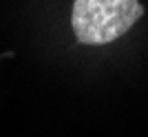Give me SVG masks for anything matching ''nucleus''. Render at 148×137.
Instances as JSON below:
<instances>
[{"instance_id": "nucleus-1", "label": "nucleus", "mask_w": 148, "mask_h": 137, "mask_svg": "<svg viewBox=\"0 0 148 137\" xmlns=\"http://www.w3.org/2000/svg\"><path fill=\"white\" fill-rule=\"evenodd\" d=\"M144 16L139 0H75L71 25L77 42L108 44Z\"/></svg>"}]
</instances>
